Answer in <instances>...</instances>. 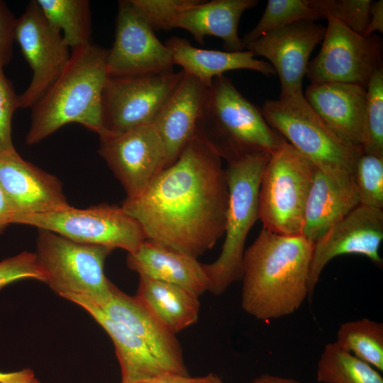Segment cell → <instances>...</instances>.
<instances>
[{
    "mask_svg": "<svg viewBox=\"0 0 383 383\" xmlns=\"http://www.w3.org/2000/svg\"><path fill=\"white\" fill-rule=\"evenodd\" d=\"M228 201L222 159L196 133L173 164L121 207L146 240L197 258L224 235Z\"/></svg>",
    "mask_w": 383,
    "mask_h": 383,
    "instance_id": "obj_1",
    "label": "cell"
},
{
    "mask_svg": "<svg viewBox=\"0 0 383 383\" xmlns=\"http://www.w3.org/2000/svg\"><path fill=\"white\" fill-rule=\"evenodd\" d=\"M313 244L302 235H282L264 228L245 250L241 306L258 320L290 315L309 296Z\"/></svg>",
    "mask_w": 383,
    "mask_h": 383,
    "instance_id": "obj_2",
    "label": "cell"
},
{
    "mask_svg": "<svg viewBox=\"0 0 383 383\" xmlns=\"http://www.w3.org/2000/svg\"><path fill=\"white\" fill-rule=\"evenodd\" d=\"M108 50L93 43L72 50L61 74L31 108L26 141L38 143L62 126L75 123L100 135L102 96L109 75Z\"/></svg>",
    "mask_w": 383,
    "mask_h": 383,
    "instance_id": "obj_3",
    "label": "cell"
},
{
    "mask_svg": "<svg viewBox=\"0 0 383 383\" xmlns=\"http://www.w3.org/2000/svg\"><path fill=\"white\" fill-rule=\"evenodd\" d=\"M196 133L227 162L270 155L285 140L224 75L208 88Z\"/></svg>",
    "mask_w": 383,
    "mask_h": 383,
    "instance_id": "obj_4",
    "label": "cell"
},
{
    "mask_svg": "<svg viewBox=\"0 0 383 383\" xmlns=\"http://www.w3.org/2000/svg\"><path fill=\"white\" fill-rule=\"evenodd\" d=\"M270 155H255L228 162L225 169L228 189L225 240L217 259L203 264L209 291L221 295L240 280L245 244L258 219V194L263 168Z\"/></svg>",
    "mask_w": 383,
    "mask_h": 383,
    "instance_id": "obj_5",
    "label": "cell"
},
{
    "mask_svg": "<svg viewBox=\"0 0 383 383\" xmlns=\"http://www.w3.org/2000/svg\"><path fill=\"white\" fill-rule=\"evenodd\" d=\"M38 230L35 254L44 283L62 297L83 296L100 307L105 305L111 297L113 284L104 274V263L113 249Z\"/></svg>",
    "mask_w": 383,
    "mask_h": 383,
    "instance_id": "obj_6",
    "label": "cell"
},
{
    "mask_svg": "<svg viewBox=\"0 0 383 383\" xmlns=\"http://www.w3.org/2000/svg\"><path fill=\"white\" fill-rule=\"evenodd\" d=\"M261 111L267 123L317 167L353 174L362 148L341 139L311 109L303 92L267 100Z\"/></svg>",
    "mask_w": 383,
    "mask_h": 383,
    "instance_id": "obj_7",
    "label": "cell"
},
{
    "mask_svg": "<svg viewBox=\"0 0 383 383\" xmlns=\"http://www.w3.org/2000/svg\"><path fill=\"white\" fill-rule=\"evenodd\" d=\"M316 167L286 140L270 154L258 194V219L262 228L282 235H301Z\"/></svg>",
    "mask_w": 383,
    "mask_h": 383,
    "instance_id": "obj_8",
    "label": "cell"
},
{
    "mask_svg": "<svg viewBox=\"0 0 383 383\" xmlns=\"http://www.w3.org/2000/svg\"><path fill=\"white\" fill-rule=\"evenodd\" d=\"M13 223L52 231L73 241L136 252L146 240L140 225L121 206L101 204L16 217Z\"/></svg>",
    "mask_w": 383,
    "mask_h": 383,
    "instance_id": "obj_9",
    "label": "cell"
},
{
    "mask_svg": "<svg viewBox=\"0 0 383 383\" xmlns=\"http://www.w3.org/2000/svg\"><path fill=\"white\" fill-rule=\"evenodd\" d=\"M321 50L309 61L311 84L345 83L367 89L372 74L382 67V45L374 34H358L339 21L328 18Z\"/></svg>",
    "mask_w": 383,
    "mask_h": 383,
    "instance_id": "obj_10",
    "label": "cell"
},
{
    "mask_svg": "<svg viewBox=\"0 0 383 383\" xmlns=\"http://www.w3.org/2000/svg\"><path fill=\"white\" fill-rule=\"evenodd\" d=\"M184 73L183 70H172L153 74L109 77L102 96L101 133H119L152 123Z\"/></svg>",
    "mask_w": 383,
    "mask_h": 383,
    "instance_id": "obj_11",
    "label": "cell"
},
{
    "mask_svg": "<svg viewBox=\"0 0 383 383\" xmlns=\"http://www.w3.org/2000/svg\"><path fill=\"white\" fill-rule=\"evenodd\" d=\"M99 136L98 152L123 187L126 199L140 195L166 168L165 147L152 122Z\"/></svg>",
    "mask_w": 383,
    "mask_h": 383,
    "instance_id": "obj_12",
    "label": "cell"
},
{
    "mask_svg": "<svg viewBox=\"0 0 383 383\" xmlns=\"http://www.w3.org/2000/svg\"><path fill=\"white\" fill-rule=\"evenodd\" d=\"M15 41L33 72L30 84L18 96V106L31 109L62 72L71 56L70 48L62 33L45 18L35 0L17 18Z\"/></svg>",
    "mask_w": 383,
    "mask_h": 383,
    "instance_id": "obj_13",
    "label": "cell"
},
{
    "mask_svg": "<svg viewBox=\"0 0 383 383\" xmlns=\"http://www.w3.org/2000/svg\"><path fill=\"white\" fill-rule=\"evenodd\" d=\"M109 77L153 74L172 70V52L131 6L119 1L115 38L106 60Z\"/></svg>",
    "mask_w": 383,
    "mask_h": 383,
    "instance_id": "obj_14",
    "label": "cell"
},
{
    "mask_svg": "<svg viewBox=\"0 0 383 383\" xmlns=\"http://www.w3.org/2000/svg\"><path fill=\"white\" fill-rule=\"evenodd\" d=\"M383 240V211L358 205L330 227L313 246L308 278L309 296L320 275L333 258L348 254L361 255L381 267L379 248Z\"/></svg>",
    "mask_w": 383,
    "mask_h": 383,
    "instance_id": "obj_15",
    "label": "cell"
},
{
    "mask_svg": "<svg viewBox=\"0 0 383 383\" xmlns=\"http://www.w3.org/2000/svg\"><path fill=\"white\" fill-rule=\"evenodd\" d=\"M325 32L321 24L299 21L267 32L245 49L269 60L279 78L280 96L293 95L302 92L309 57Z\"/></svg>",
    "mask_w": 383,
    "mask_h": 383,
    "instance_id": "obj_16",
    "label": "cell"
},
{
    "mask_svg": "<svg viewBox=\"0 0 383 383\" xmlns=\"http://www.w3.org/2000/svg\"><path fill=\"white\" fill-rule=\"evenodd\" d=\"M0 187L13 213V221L19 216L71 206L60 181L23 160L16 150L0 153Z\"/></svg>",
    "mask_w": 383,
    "mask_h": 383,
    "instance_id": "obj_17",
    "label": "cell"
},
{
    "mask_svg": "<svg viewBox=\"0 0 383 383\" xmlns=\"http://www.w3.org/2000/svg\"><path fill=\"white\" fill-rule=\"evenodd\" d=\"M100 308L138 336L170 373L189 375L176 334L135 296L126 294L113 284L110 300Z\"/></svg>",
    "mask_w": 383,
    "mask_h": 383,
    "instance_id": "obj_18",
    "label": "cell"
},
{
    "mask_svg": "<svg viewBox=\"0 0 383 383\" xmlns=\"http://www.w3.org/2000/svg\"><path fill=\"white\" fill-rule=\"evenodd\" d=\"M358 205L353 173L316 167L306 201L301 235L313 244Z\"/></svg>",
    "mask_w": 383,
    "mask_h": 383,
    "instance_id": "obj_19",
    "label": "cell"
},
{
    "mask_svg": "<svg viewBox=\"0 0 383 383\" xmlns=\"http://www.w3.org/2000/svg\"><path fill=\"white\" fill-rule=\"evenodd\" d=\"M304 96L311 109L344 141H365L367 90L353 84H311Z\"/></svg>",
    "mask_w": 383,
    "mask_h": 383,
    "instance_id": "obj_20",
    "label": "cell"
},
{
    "mask_svg": "<svg viewBox=\"0 0 383 383\" xmlns=\"http://www.w3.org/2000/svg\"><path fill=\"white\" fill-rule=\"evenodd\" d=\"M208 88L184 72L152 121L165 147L166 168L195 136Z\"/></svg>",
    "mask_w": 383,
    "mask_h": 383,
    "instance_id": "obj_21",
    "label": "cell"
},
{
    "mask_svg": "<svg viewBox=\"0 0 383 383\" xmlns=\"http://www.w3.org/2000/svg\"><path fill=\"white\" fill-rule=\"evenodd\" d=\"M63 298L83 308L110 336L121 367V383H136L171 374L138 336L123 323L109 317L91 300L78 295H67Z\"/></svg>",
    "mask_w": 383,
    "mask_h": 383,
    "instance_id": "obj_22",
    "label": "cell"
},
{
    "mask_svg": "<svg viewBox=\"0 0 383 383\" xmlns=\"http://www.w3.org/2000/svg\"><path fill=\"white\" fill-rule=\"evenodd\" d=\"M258 3L257 0H200L178 16L170 30H185L200 45L204 44L207 35L216 37L223 41L227 51H243L244 48L238 35L239 21L245 11Z\"/></svg>",
    "mask_w": 383,
    "mask_h": 383,
    "instance_id": "obj_23",
    "label": "cell"
},
{
    "mask_svg": "<svg viewBox=\"0 0 383 383\" xmlns=\"http://www.w3.org/2000/svg\"><path fill=\"white\" fill-rule=\"evenodd\" d=\"M128 267L153 279L186 288L199 296L209 291V282L197 258L145 240L127 256Z\"/></svg>",
    "mask_w": 383,
    "mask_h": 383,
    "instance_id": "obj_24",
    "label": "cell"
},
{
    "mask_svg": "<svg viewBox=\"0 0 383 383\" xmlns=\"http://www.w3.org/2000/svg\"><path fill=\"white\" fill-rule=\"evenodd\" d=\"M165 44L172 52L174 65L209 87L216 77L235 70H250L269 77L275 74L274 67L268 62L255 59L249 50L240 52L220 51L198 48L190 42L176 36Z\"/></svg>",
    "mask_w": 383,
    "mask_h": 383,
    "instance_id": "obj_25",
    "label": "cell"
},
{
    "mask_svg": "<svg viewBox=\"0 0 383 383\" xmlns=\"http://www.w3.org/2000/svg\"><path fill=\"white\" fill-rule=\"evenodd\" d=\"M135 296L175 334L198 321L199 296L182 287L139 276Z\"/></svg>",
    "mask_w": 383,
    "mask_h": 383,
    "instance_id": "obj_26",
    "label": "cell"
},
{
    "mask_svg": "<svg viewBox=\"0 0 383 383\" xmlns=\"http://www.w3.org/2000/svg\"><path fill=\"white\" fill-rule=\"evenodd\" d=\"M47 21L58 29L72 50L92 43L88 0H35Z\"/></svg>",
    "mask_w": 383,
    "mask_h": 383,
    "instance_id": "obj_27",
    "label": "cell"
},
{
    "mask_svg": "<svg viewBox=\"0 0 383 383\" xmlns=\"http://www.w3.org/2000/svg\"><path fill=\"white\" fill-rule=\"evenodd\" d=\"M320 383H383L372 366L343 350L335 342L326 344L317 363Z\"/></svg>",
    "mask_w": 383,
    "mask_h": 383,
    "instance_id": "obj_28",
    "label": "cell"
},
{
    "mask_svg": "<svg viewBox=\"0 0 383 383\" xmlns=\"http://www.w3.org/2000/svg\"><path fill=\"white\" fill-rule=\"evenodd\" d=\"M335 343L360 360L383 371V323L367 318L345 322Z\"/></svg>",
    "mask_w": 383,
    "mask_h": 383,
    "instance_id": "obj_29",
    "label": "cell"
},
{
    "mask_svg": "<svg viewBox=\"0 0 383 383\" xmlns=\"http://www.w3.org/2000/svg\"><path fill=\"white\" fill-rule=\"evenodd\" d=\"M318 20L312 0H269L257 24L241 41L245 46L267 32L299 21Z\"/></svg>",
    "mask_w": 383,
    "mask_h": 383,
    "instance_id": "obj_30",
    "label": "cell"
},
{
    "mask_svg": "<svg viewBox=\"0 0 383 383\" xmlns=\"http://www.w3.org/2000/svg\"><path fill=\"white\" fill-rule=\"evenodd\" d=\"M364 154L383 157V67L370 78L367 87Z\"/></svg>",
    "mask_w": 383,
    "mask_h": 383,
    "instance_id": "obj_31",
    "label": "cell"
},
{
    "mask_svg": "<svg viewBox=\"0 0 383 383\" xmlns=\"http://www.w3.org/2000/svg\"><path fill=\"white\" fill-rule=\"evenodd\" d=\"M360 204L383 208V157L362 154L353 171Z\"/></svg>",
    "mask_w": 383,
    "mask_h": 383,
    "instance_id": "obj_32",
    "label": "cell"
},
{
    "mask_svg": "<svg viewBox=\"0 0 383 383\" xmlns=\"http://www.w3.org/2000/svg\"><path fill=\"white\" fill-rule=\"evenodd\" d=\"M371 0H312L318 20L335 18L362 35L370 19Z\"/></svg>",
    "mask_w": 383,
    "mask_h": 383,
    "instance_id": "obj_33",
    "label": "cell"
},
{
    "mask_svg": "<svg viewBox=\"0 0 383 383\" xmlns=\"http://www.w3.org/2000/svg\"><path fill=\"white\" fill-rule=\"evenodd\" d=\"M200 0H128L155 30H169L177 17Z\"/></svg>",
    "mask_w": 383,
    "mask_h": 383,
    "instance_id": "obj_34",
    "label": "cell"
},
{
    "mask_svg": "<svg viewBox=\"0 0 383 383\" xmlns=\"http://www.w3.org/2000/svg\"><path fill=\"white\" fill-rule=\"evenodd\" d=\"M26 279L45 281L35 252L24 251L0 262V290L9 284Z\"/></svg>",
    "mask_w": 383,
    "mask_h": 383,
    "instance_id": "obj_35",
    "label": "cell"
},
{
    "mask_svg": "<svg viewBox=\"0 0 383 383\" xmlns=\"http://www.w3.org/2000/svg\"><path fill=\"white\" fill-rule=\"evenodd\" d=\"M0 66V153L16 150L11 137V121L18 109V96L12 82Z\"/></svg>",
    "mask_w": 383,
    "mask_h": 383,
    "instance_id": "obj_36",
    "label": "cell"
},
{
    "mask_svg": "<svg viewBox=\"0 0 383 383\" xmlns=\"http://www.w3.org/2000/svg\"><path fill=\"white\" fill-rule=\"evenodd\" d=\"M17 18L6 4L0 0V66L9 64L13 57Z\"/></svg>",
    "mask_w": 383,
    "mask_h": 383,
    "instance_id": "obj_37",
    "label": "cell"
},
{
    "mask_svg": "<svg viewBox=\"0 0 383 383\" xmlns=\"http://www.w3.org/2000/svg\"><path fill=\"white\" fill-rule=\"evenodd\" d=\"M136 383H223V382L217 374L209 373L200 377L167 374Z\"/></svg>",
    "mask_w": 383,
    "mask_h": 383,
    "instance_id": "obj_38",
    "label": "cell"
},
{
    "mask_svg": "<svg viewBox=\"0 0 383 383\" xmlns=\"http://www.w3.org/2000/svg\"><path fill=\"white\" fill-rule=\"evenodd\" d=\"M375 31H383V1H372L370 6L368 25L363 34L365 36L374 34Z\"/></svg>",
    "mask_w": 383,
    "mask_h": 383,
    "instance_id": "obj_39",
    "label": "cell"
},
{
    "mask_svg": "<svg viewBox=\"0 0 383 383\" xmlns=\"http://www.w3.org/2000/svg\"><path fill=\"white\" fill-rule=\"evenodd\" d=\"M35 377L31 369H23L16 372H0V383H28Z\"/></svg>",
    "mask_w": 383,
    "mask_h": 383,
    "instance_id": "obj_40",
    "label": "cell"
},
{
    "mask_svg": "<svg viewBox=\"0 0 383 383\" xmlns=\"http://www.w3.org/2000/svg\"><path fill=\"white\" fill-rule=\"evenodd\" d=\"M13 213L0 187V235L12 224Z\"/></svg>",
    "mask_w": 383,
    "mask_h": 383,
    "instance_id": "obj_41",
    "label": "cell"
},
{
    "mask_svg": "<svg viewBox=\"0 0 383 383\" xmlns=\"http://www.w3.org/2000/svg\"><path fill=\"white\" fill-rule=\"evenodd\" d=\"M249 383H301V382L296 379H294L291 378H286V377H282L276 376V375L270 374H263L254 378Z\"/></svg>",
    "mask_w": 383,
    "mask_h": 383,
    "instance_id": "obj_42",
    "label": "cell"
},
{
    "mask_svg": "<svg viewBox=\"0 0 383 383\" xmlns=\"http://www.w3.org/2000/svg\"><path fill=\"white\" fill-rule=\"evenodd\" d=\"M28 383H40V382L36 379L35 377H34L33 379H31L30 382H28Z\"/></svg>",
    "mask_w": 383,
    "mask_h": 383,
    "instance_id": "obj_43",
    "label": "cell"
}]
</instances>
